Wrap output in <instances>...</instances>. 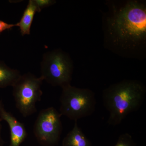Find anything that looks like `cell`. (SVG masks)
<instances>
[{
  "mask_svg": "<svg viewBox=\"0 0 146 146\" xmlns=\"http://www.w3.org/2000/svg\"><path fill=\"white\" fill-rule=\"evenodd\" d=\"M108 22V31L116 44L132 48L145 42L146 7L140 2L128 1Z\"/></svg>",
  "mask_w": 146,
  "mask_h": 146,
  "instance_id": "cell-1",
  "label": "cell"
},
{
  "mask_svg": "<svg viewBox=\"0 0 146 146\" xmlns=\"http://www.w3.org/2000/svg\"><path fill=\"white\" fill-rule=\"evenodd\" d=\"M146 94L145 85L134 80H124L104 89L102 98L104 106L109 112L108 124L119 125L128 115L138 110Z\"/></svg>",
  "mask_w": 146,
  "mask_h": 146,
  "instance_id": "cell-2",
  "label": "cell"
},
{
  "mask_svg": "<svg viewBox=\"0 0 146 146\" xmlns=\"http://www.w3.org/2000/svg\"><path fill=\"white\" fill-rule=\"evenodd\" d=\"M60 98L59 112L70 119L78 121L92 115L96 110V100L90 89L63 86Z\"/></svg>",
  "mask_w": 146,
  "mask_h": 146,
  "instance_id": "cell-3",
  "label": "cell"
},
{
  "mask_svg": "<svg viewBox=\"0 0 146 146\" xmlns=\"http://www.w3.org/2000/svg\"><path fill=\"white\" fill-rule=\"evenodd\" d=\"M40 66V76L52 86L62 88L71 84L74 69L72 61L69 55L62 50L45 53Z\"/></svg>",
  "mask_w": 146,
  "mask_h": 146,
  "instance_id": "cell-4",
  "label": "cell"
},
{
  "mask_svg": "<svg viewBox=\"0 0 146 146\" xmlns=\"http://www.w3.org/2000/svg\"><path fill=\"white\" fill-rule=\"evenodd\" d=\"M44 79L30 73L21 75L13 85V95L16 107L24 117L36 112V104L43 94L41 86Z\"/></svg>",
  "mask_w": 146,
  "mask_h": 146,
  "instance_id": "cell-5",
  "label": "cell"
},
{
  "mask_svg": "<svg viewBox=\"0 0 146 146\" xmlns=\"http://www.w3.org/2000/svg\"><path fill=\"white\" fill-rule=\"evenodd\" d=\"M62 115L54 108L39 112L35 122L33 133L37 141L44 146H55L60 140L63 130Z\"/></svg>",
  "mask_w": 146,
  "mask_h": 146,
  "instance_id": "cell-6",
  "label": "cell"
},
{
  "mask_svg": "<svg viewBox=\"0 0 146 146\" xmlns=\"http://www.w3.org/2000/svg\"><path fill=\"white\" fill-rule=\"evenodd\" d=\"M0 120L8 124L10 129L9 146H20L27 136V132L23 123L19 121L10 112H7L1 100H0Z\"/></svg>",
  "mask_w": 146,
  "mask_h": 146,
  "instance_id": "cell-7",
  "label": "cell"
},
{
  "mask_svg": "<svg viewBox=\"0 0 146 146\" xmlns=\"http://www.w3.org/2000/svg\"><path fill=\"white\" fill-rule=\"evenodd\" d=\"M62 146H93L91 141L75 121L72 129L63 139Z\"/></svg>",
  "mask_w": 146,
  "mask_h": 146,
  "instance_id": "cell-8",
  "label": "cell"
},
{
  "mask_svg": "<svg viewBox=\"0 0 146 146\" xmlns=\"http://www.w3.org/2000/svg\"><path fill=\"white\" fill-rule=\"evenodd\" d=\"M36 12H37V9L33 0H30L21 20L16 24V27H19L23 36L30 34L31 25Z\"/></svg>",
  "mask_w": 146,
  "mask_h": 146,
  "instance_id": "cell-9",
  "label": "cell"
},
{
  "mask_svg": "<svg viewBox=\"0 0 146 146\" xmlns=\"http://www.w3.org/2000/svg\"><path fill=\"white\" fill-rule=\"evenodd\" d=\"M21 75L18 70L11 69L0 61V88L13 86Z\"/></svg>",
  "mask_w": 146,
  "mask_h": 146,
  "instance_id": "cell-10",
  "label": "cell"
},
{
  "mask_svg": "<svg viewBox=\"0 0 146 146\" xmlns=\"http://www.w3.org/2000/svg\"><path fill=\"white\" fill-rule=\"evenodd\" d=\"M114 146H136L132 136L125 133L121 134L119 137L117 143Z\"/></svg>",
  "mask_w": 146,
  "mask_h": 146,
  "instance_id": "cell-11",
  "label": "cell"
},
{
  "mask_svg": "<svg viewBox=\"0 0 146 146\" xmlns=\"http://www.w3.org/2000/svg\"><path fill=\"white\" fill-rule=\"evenodd\" d=\"M37 9V12H40L43 9L53 5L56 1L54 0H33Z\"/></svg>",
  "mask_w": 146,
  "mask_h": 146,
  "instance_id": "cell-12",
  "label": "cell"
},
{
  "mask_svg": "<svg viewBox=\"0 0 146 146\" xmlns=\"http://www.w3.org/2000/svg\"><path fill=\"white\" fill-rule=\"evenodd\" d=\"M15 27H16V24H8L0 20V34L5 31L11 29Z\"/></svg>",
  "mask_w": 146,
  "mask_h": 146,
  "instance_id": "cell-13",
  "label": "cell"
},
{
  "mask_svg": "<svg viewBox=\"0 0 146 146\" xmlns=\"http://www.w3.org/2000/svg\"><path fill=\"white\" fill-rule=\"evenodd\" d=\"M2 121L0 120V146H3L4 144V141L3 140L2 137L1 132L2 129V126L1 122Z\"/></svg>",
  "mask_w": 146,
  "mask_h": 146,
  "instance_id": "cell-14",
  "label": "cell"
}]
</instances>
